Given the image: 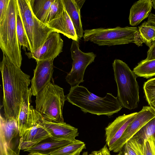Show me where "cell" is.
<instances>
[{"instance_id":"obj_13","label":"cell","mask_w":155,"mask_h":155,"mask_svg":"<svg viewBox=\"0 0 155 155\" xmlns=\"http://www.w3.org/2000/svg\"><path fill=\"white\" fill-rule=\"evenodd\" d=\"M137 113L119 116L105 128L106 144L109 150L121 137Z\"/></svg>"},{"instance_id":"obj_33","label":"cell","mask_w":155,"mask_h":155,"mask_svg":"<svg viewBox=\"0 0 155 155\" xmlns=\"http://www.w3.org/2000/svg\"><path fill=\"white\" fill-rule=\"evenodd\" d=\"M107 145L106 144L100 150H98V155H109L110 151L108 148Z\"/></svg>"},{"instance_id":"obj_40","label":"cell","mask_w":155,"mask_h":155,"mask_svg":"<svg viewBox=\"0 0 155 155\" xmlns=\"http://www.w3.org/2000/svg\"><path fill=\"white\" fill-rule=\"evenodd\" d=\"M82 155H88L87 152H84L82 154Z\"/></svg>"},{"instance_id":"obj_23","label":"cell","mask_w":155,"mask_h":155,"mask_svg":"<svg viewBox=\"0 0 155 155\" xmlns=\"http://www.w3.org/2000/svg\"><path fill=\"white\" fill-rule=\"evenodd\" d=\"M86 148V144L84 142L76 140L52 153L50 155H80L82 150Z\"/></svg>"},{"instance_id":"obj_9","label":"cell","mask_w":155,"mask_h":155,"mask_svg":"<svg viewBox=\"0 0 155 155\" xmlns=\"http://www.w3.org/2000/svg\"><path fill=\"white\" fill-rule=\"evenodd\" d=\"M154 117L155 110L150 106H143L142 109L137 113L121 137L110 151L115 153L121 151L126 142L143 126Z\"/></svg>"},{"instance_id":"obj_21","label":"cell","mask_w":155,"mask_h":155,"mask_svg":"<svg viewBox=\"0 0 155 155\" xmlns=\"http://www.w3.org/2000/svg\"><path fill=\"white\" fill-rule=\"evenodd\" d=\"M31 10L34 15L46 24V19L49 8L54 0H29Z\"/></svg>"},{"instance_id":"obj_1","label":"cell","mask_w":155,"mask_h":155,"mask_svg":"<svg viewBox=\"0 0 155 155\" xmlns=\"http://www.w3.org/2000/svg\"><path fill=\"white\" fill-rule=\"evenodd\" d=\"M0 69L5 117L14 119L17 122L22 100L29 89L30 76L23 72L20 68L14 64L4 54Z\"/></svg>"},{"instance_id":"obj_22","label":"cell","mask_w":155,"mask_h":155,"mask_svg":"<svg viewBox=\"0 0 155 155\" xmlns=\"http://www.w3.org/2000/svg\"><path fill=\"white\" fill-rule=\"evenodd\" d=\"M133 71L138 77L147 78L155 75V59L142 60L134 68Z\"/></svg>"},{"instance_id":"obj_11","label":"cell","mask_w":155,"mask_h":155,"mask_svg":"<svg viewBox=\"0 0 155 155\" xmlns=\"http://www.w3.org/2000/svg\"><path fill=\"white\" fill-rule=\"evenodd\" d=\"M54 58L36 61L34 76L31 81L32 95L37 94L51 82L54 71Z\"/></svg>"},{"instance_id":"obj_7","label":"cell","mask_w":155,"mask_h":155,"mask_svg":"<svg viewBox=\"0 0 155 155\" xmlns=\"http://www.w3.org/2000/svg\"><path fill=\"white\" fill-rule=\"evenodd\" d=\"M19 12L29 45L33 53L45 42L50 34L55 31L39 21L31 10L29 0H17Z\"/></svg>"},{"instance_id":"obj_27","label":"cell","mask_w":155,"mask_h":155,"mask_svg":"<svg viewBox=\"0 0 155 155\" xmlns=\"http://www.w3.org/2000/svg\"><path fill=\"white\" fill-rule=\"evenodd\" d=\"M16 30L18 38L21 46L25 49L26 47L30 51L28 37L24 28L18 9L16 19Z\"/></svg>"},{"instance_id":"obj_37","label":"cell","mask_w":155,"mask_h":155,"mask_svg":"<svg viewBox=\"0 0 155 155\" xmlns=\"http://www.w3.org/2000/svg\"><path fill=\"white\" fill-rule=\"evenodd\" d=\"M152 7L155 9V0H152Z\"/></svg>"},{"instance_id":"obj_34","label":"cell","mask_w":155,"mask_h":155,"mask_svg":"<svg viewBox=\"0 0 155 155\" xmlns=\"http://www.w3.org/2000/svg\"><path fill=\"white\" fill-rule=\"evenodd\" d=\"M147 22L149 24L155 26V15L150 13Z\"/></svg>"},{"instance_id":"obj_19","label":"cell","mask_w":155,"mask_h":155,"mask_svg":"<svg viewBox=\"0 0 155 155\" xmlns=\"http://www.w3.org/2000/svg\"><path fill=\"white\" fill-rule=\"evenodd\" d=\"M71 142L66 140H55L50 137L24 151L30 153H38L43 155H50L52 153Z\"/></svg>"},{"instance_id":"obj_31","label":"cell","mask_w":155,"mask_h":155,"mask_svg":"<svg viewBox=\"0 0 155 155\" xmlns=\"http://www.w3.org/2000/svg\"><path fill=\"white\" fill-rule=\"evenodd\" d=\"M9 1L10 0H0V22L4 18Z\"/></svg>"},{"instance_id":"obj_20","label":"cell","mask_w":155,"mask_h":155,"mask_svg":"<svg viewBox=\"0 0 155 155\" xmlns=\"http://www.w3.org/2000/svg\"><path fill=\"white\" fill-rule=\"evenodd\" d=\"M65 9L74 25L78 39L83 37L84 31L81 19L80 8L75 0H63Z\"/></svg>"},{"instance_id":"obj_5","label":"cell","mask_w":155,"mask_h":155,"mask_svg":"<svg viewBox=\"0 0 155 155\" xmlns=\"http://www.w3.org/2000/svg\"><path fill=\"white\" fill-rule=\"evenodd\" d=\"M117 98L122 107L130 110L136 108L139 101L137 76L122 61L116 59L112 64Z\"/></svg>"},{"instance_id":"obj_2","label":"cell","mask_w":155,"mask_h":155,"mask_svg":"<svg viewBox=\"0 0 155 155\" xmlns=\"http://www.w3.org/2000/svg\"><path fill=\"white\" fill-rule=\"evenodd\" d=\"M66 98L68 102L80 108L84 113L98 116H111L122 107L117 97L112 94L107 93L101 97L82 86L71 87Z\"/></svg>"},{"instance_id":"obj_17","label":"cell","mask_w":155,"mask_h":155,"mask_svg":"<svg viewBox=\"0 0 155 155\" xmlns=\"http://www.w3.org/2000/svg\"><path fill=\"white\" fill-rule=\"evenodd\" d=\"M152 8L151 0H140L135 2L130 9L129 17L130 25L132 26L139 25L149 17Z\"/></svg>"},{"instance_id":"obj_18","label":"cell","mask_w":155,"mask_h":155,"mask_svg":"<svg viewBox=\"0 0 155 155\" xmlns=\"http://www.w3.org/2000/svg\"><path fill=\"white\" fill-rule=\"evenodd\" d=\"M17 122L13 119L3 117L0 114V143L11 147V143L12 139L19 134Z\"/></svg>"},{"instance_id":"obj_35","label":"cell","mask_w":155,"mask_h":155,"mask_svg":"<svg viewBox=\"0 0 155 155\" xmlns=\"http://www.w3.org/2000/svg\"><path fill=\"white\" fill-rule=\"evenodd\" d=\"M75 1L77 5L81 9L85 1V0H75Z\"/></svg>"},{"instance_id":"obj_8","label":"cell","mask_w":155,"mask_h":155,"mask_svg":"<svg viewBox=\"0 0 155 155\" xmlns=\"http://www.w3.org/2000/svg\"><path fill=\"white\" fill-rule=\"evenodd\" d=\"M73 60L71 71L65 78L66 81L74 87L83 82L85 70L94 61L96 55L93 52L85 53L80 50L78 42L73 40L70 48Z\"/></svg>"},{"instance_id":"obj_24","label":"cell","mask_w":155,"mask_h":155,"mask_svg":"<svg viewBox=\"0 0 155 155\" xmlns=\"http://www.w3.org/2000/svg\"><path fill=\"white\" fill-rule=\"evenodd\" d=\"M151 137H155V117L143 126L132 138L142 144Z\"/></svg>"},{"instance_id":"obj_30","label":"cell","mask_w":155,"mask_h":155,"mask_svg":"<svg viewBox=\"0 0 155 155\" xmlns=\"http://www.w3.org/2000/svg\"><path fill=\"white\" fill-rule=\"evenodd\" d=\"M143 155H155V137H151L141 144Z\"/></svg>"},{"instance_id":"obj_39","label":"cell","mask_w":155,"mask_h":155,"mask_svg":"<svg viewBox=\"0 0 155 155\" xmlns=\"http://www.w3.org/2000/svg\"><path fill=\"white\" fill-rule=\"evenodd\" d=\"M122 155V152L121 151L118 152V153L116 155ZM109 155H111L110 153Z\"/></svg>"},{"instance_id":"obj_3","label":"cell","mask_w":155,"mask_h":155,"mask_svg":"<svg viewBox=\"0 0 155 155\" xmlns=\"http://www.w3.org/2000/svg\"><path fill=\"white\" fill-rule=\"evenodd\" d=\"M18 12L17 0H10L5 15L0 22V47L3 54L14 64L20 68L22 60L21 46L16 30Z\"/></svg>"},{"instance_id":"obj_32","label":"cell","mask_w":155,"mask_h":155,"mask_svg":"<svg viewBox=\"0 0 155 155\" xmlns=\"http://www.w3.org/2000/svg\"><path fill=\"white\" fill-rule=\"evenodd\" d=\"M147 52V57L145 60L155 59V40L149 47Z\"/></svg>"},{"instance_id":"obj_10","label":"cell","mask_w":155,"mask_h":155,"mask_svg":"<svg viewBox=\"0 0 155 155\" xmlns=\"http://www.w3.org/2000/svg\"><path fill=\"white\" fill-rule=\"evenodd\" d=\"M63 41L59 33L54 31L49 35L44 43L33 53L25 52L29 58L36 61L54 59L62 51Z\"/></svg>"},{"instance_id":"obj_15","label":"cell","mask_w":155,"mask_h":155,"mask_svg":"<svg viewBox=\"0 0 155 155\" xmlns=\"http://www.w3.org/2000/svg\"><path fill=\"white\" fill-rule=\"evenodd\" d=\"M37 115V122L26 130L20 137L18 147L19 150L27 149L50 137L49 133L39 120L38 112Z\"/></svg>"},{"instance_id":"obj_26","label":"cell","mask_w":155,"mask_h":155,"mask_svg":"<svg viewBox=\"0 0 155 155\" xmlns=\"http://www.w3.org/2000/svg\"><path fill=\"white\" fill-rule=\"evenodd\" d=\"M65 10L63 0H54L47 15L46 24L59 18Z\"/></svg>"},{"instance_id":"obj_16","label":"cell","mask_w":155,"mask_h":155,"mask_svg":"<svg viewBox=\"0 0 155 155\" xmlns=\"http://www.w3.org/2000/svg\"><path fill=\"white\" fill-rule=\"evenodd\" d=\"M48 27L70 39L78 42L73 23L66 10L58 18L47 24Z\"/></svg>"},{"instance_id":"obj_29","label":"cell","mask_w":155,"mask_h":155,"mask_svg":"<svg viewBox=\"0 0 155 155\" xmlns=\"http://www.w3.org/2000/svg\"><path fill=\"white\" fill-rule=\"evenodd\" d=\"M123 149V155H143L141 144L132 137L126 142Z\"/></svg>"},{"instance_id":"obj_6","label":"cell","mask_w":155,"mask_h":155,"mask_svg":"<svg viewBox=\"0 0 155 155\" xmlns=\"http://www.w3.org/2000/svg\"><path fill=\"white\" fill-rule=\"evenodd\" d=\"M35 96V109L44 119L64 122L62 111L67 98L63 88L51 82Z\"/></svg>"},{"instance_id":"obj_36","label":"cell","mask_w":155,"mask_h":155,"mask_svg":"<svg viewBox=\"0 0 155 155\" xmlns=\"http://www.w3.org/2000/svg\"><path fill=\"white\" fill-rule=\"evenodd\" d=\"M98 151H94L91 152V154H90L89 155H98Z\"/></svg>"},{"instance_id":"obj_25","label":"cell","mask_w":155,"mask_h":155,"mask_svg":"<svg viewBox=\"0 0 155 155\" xmlns=\"http://www.w3.org/2000/svg\"><path fill=\"white\" fill-rule=\"evenodd\" d=\"M138 29L144 43L149 47L155 40V26L144 21Z\"/></svg>"},{"instance_id":"obj_12","label":"cell","mask_w":155,"mask_h":155,"mask_svg":"<svg viewBox=\"0 0 155 155\" xmlns=\"http://www.w3.org/2000/svg\"><path fill=\"white\" fill-rule=\"evenodd\" d=\"M38 117L40 122L53 140L73 142L79 135L78 128L64 122H54L45 120L39 113Z\"/></svg>"},{"instance_id":"obj_28","label":"cell","mask_w":155,"mask_h":155,"mask_svg":"<svg viewBox=\"0 0 155 155\" xmlns=\"http://www.w3.org/2000/svg\"><path fill=\"white\" fill-rule=\"evenodd\" d=\"M143 88L147 101L150 106L155 110V78L146 82Z\"/></svg>"},{"instance_id":"obj_14","label":"cell","mask_w":155,"mask_h":155,"mask_svg":"<svg viewBox=\"0 0 155 155\" xmlns=\"http://www.w3.org/2000/svg\"><path fill=\"white\" fill-rule=\"evenodd\" d=\"M32 94L31 88L22 102L17 120L19 135L21 137L25 131L33 126L38 122L34 112V107L31 105Z\"/></svg>"},{"instance_id":"obj_4","label":"cell","mask_w":155,"mask_h":155,"mask_svg":"<svg viewBox=\"0 0 155 155\" xmlns=\"http://www.w3.org/2000/svg\"><path fill=\"white\" fill-rule=\"evenodd\" d=\"M84 40L99 46H112L134 43L138 46L144 43L137 27L117 26L113 28H98L84 31Z\"/></svg>"},{"instance_id":"obj_38","label":"cell","mask_w":155,"mask_h":155,"mask_svg":"<svg viewBox=\"0 0 155 155\" xmlns=\"http://www.w3.org/2000/svg\"><path fill=\"white\" fill-rule=\"evenodd\" d=\"M28 155H43L40 154L35 153H30Z\"/></svg>"}]
</instances>
